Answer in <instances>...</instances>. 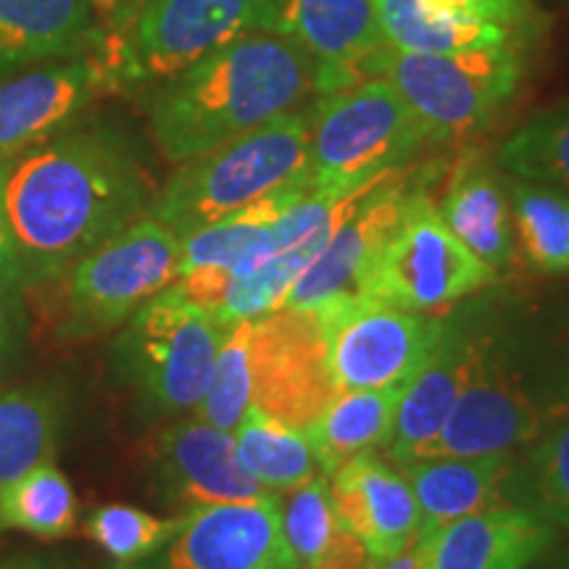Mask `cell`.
Here are the masks:
<instances>
[{
	"mask_svg": "<svg viewBox=\"0 0 569 569\" xmlns=\"http://www.w3.org/2000/svg\"><path fill=\"white\" fill-rule=\"evenodd\" d=\"M482 348L486 343L475 340L461 327H446L430 361L403 386L393 436L386 446L390 465L403 467L422 457L478 367Z\"/></svg>",
	"mask_w": 569,
	"mask_h": 569,
	"instance_id": "cell-20",
	"label": "cell"
},
{
	"mask_svg": "<svg viewBox=\"0 0 569 569\" xmlns=\"http://www.w3.org/2000/svg\"><path fill=\"white\" fill-rule=\"evenodd\" d=\"M296 565L282 536L280 498L217 503L184 515V525L151 557L113 569H264Z\"/></svg>",
	"mask_w": 569,
	"mask_h": 569,
	"instance_id": "cell-13",
	"label": "cell"
},
{
	"mask_svg": "<svg viewBox=\"0 0 569 569\" xmlns=\"http://www.w3.org/2000/svg\"><path fill=\"white\" fill-rule=\"evenodd\" d=\"M411 190L409 167L369 184L340 219L317 259L298 274L282 309L315 311L361 296L369 269L396 230Z\"/></svg>",
	"mask_w": 569,
	"mask_h": 569,
	"instance_id": "cell-12",
	"label": "cell"
},
{
	"mask_svg": "<svg viewBox=\"0 0 569 569\" xmlns=\"http://www.w3.org/2000/svg\"><path fill=\"white\" fill-rule=\"evenodd\" d=\"M398 469L415 490L419 515H422L419 536L475 511L511 503L507 490L517 475L511 451L419 459Z\"/></svg>",
	"mask_w": 569,
	"mask_h": 569,
	"instance_id": "cell-23",
	"label": "cell"
},
{
	"mask_svg": "<svg viewBox=\"0 0 569 569\" xmlns=\"http://www.w3.org/2000/svg\"><path fill=\"white\" fill-rule=\"evenodd\" d=\"M153 475L161 493L188 511L267 496L240 461L232 432L203 419L180 422L156 438Z\"/></svg>",
	"mask_w": 569,
	"mask_h": 569,
	"instance_id": "cell-15",
	"label": "cell"
},
{
	"mask_svg": "<svg viewBox=\"0 0 569 569\" xmlns=\"http://www.w3.org/2000/svg\"><path fill=\"white\" fill-rule=\"evenodd\" d=\"M101 90L103 74L90 56L0 82V167L74 124Z\"/></svg>",
	"mask_w": 569,
	"mask_h": 569,
	"instance_id": "cell-16",
	"label": "cell"
},
{
	"mask_svg": "<svg viewBox=\"0 0 569 569\" xmlns=\"http://www.w3.org/2000/svg\"><path fill=\"white\" fill-rule=\"evenodd\" d=\"M309 169V111L293 109L177 163L148 213L184 238Z\"/></svg>",
	"mask_w": 569,
	"mask_h": 569,
	"instance_id": "cell-4",
	"label": "cell"
},
{
	"mask_svg": "<svg viewBox=\"0 0 569 569\" xmlns=\"http://www.w3.org/2000/svg\"><path fill=\"white\" fill-rule=\"evenodd\" d=\"M440 217L457 238L488 267L507 269L515 259V222L507 177L478 151H467L448 177Z\"/></svg>",
	"mask_w": 569,
	"mask_h": 569,
	"instance_id": "cell-22",
	"label": "cell"
},
{
	"mask_svg": "<svg viewBox=\"0 0 569 569\" xmlns=\"http://www.w3.org/2000/svg\"><path fill=\"white\" fill-rule=\"evenodd\" d=\"M330 496L343 528L375 561L407 551L422 530L409 480L375 451L346 461L330 478Z\"/></svg>",
	"mask_w": 569,
	"mask_h": 569,
	"instance_id": "cell-18",
	"label": "cell"
},
{
	"mask_svg": "<svg viewBox=\"0 0 569 569\" xmlns=\"http://www.w3.org/2000/svg\"><path fill=\"white\" fill-rule=\"evenodd\" d=\"M24 288V269H21L19 248L13 243V234L6 219L3 201H0V290Z\"/></svg>",
	"mask_w": 569,
	"mask_h": 569,
	"instance_id": "cell-37",
	"label": "cell"
},
{
	"mask_svg": "<svg viewBox=\"0 0 569 569\" xmlns=\"http://www.w3.org/2000/svg\"><path fill=\"white\" fill-rule=\"evenodd\" d=\"M103 40L92 0H0V74L82 59Z\"/></svg>",
	"mask_w": 569,
	"mask_h": 569,
	"instance_id": "cell-21",
	"label": "cell"
},
{
	"mask_svg": "<svg viewBox=\"0 0 569 569\" xmlns=\"http://www.w3.org/2000/svg\"><path fill=\"white\" fill-rule=\"evenodd\" d=\"M153 182L113 127H67L0 167V201L24 284L56 282L92 248L146 217Z\"/></svg>",
	"mask_w": 569,
	"mask_h": 569,
	"instance_id": "cell-1",
	"label": "cell"
},
{
	"mask_svg": "<svg viewBox=\"0 0 569 569\" xmlns=\"http://www.w3.org/2000/svg\"><path fill=\"white\" fill-rule=\"evenodd\" d=\"M540 425L543 419L532 398L503 372L486 346L446 425L419 459L511 451L530 443L540 432Z\"/></svg>",
	"mask_w": 569,
	"mask_h": 569,
	"instance_id": "cell-14",
	"label": "cell"
},
{
	"mask_svg": "<svg viewBox=\"0 0 569 569\" xmlns=\"http://www.w3.org/2000/svg\"><path fill=\"white\" fill-rule=\"evenodd\" d=\"M503 177L515 240L528 264L546 274L569 272V196L546 184Z\"/></svg>",
	"mask_w": 569,
	"mask_h": 569,
	"instance_id": "cell-29",
	"label": "cell"
},
{
	"mask_svg": "<svg viewBox=\"0 0 569 569\" xmlns=\"http://www.w3.org/2000/svg\"><path fill=\"white\" fill-rule=\"evenodd\" d=\"M59 407L42 390L0 393V488L53 461Z\"/></svg>",
	"mask_w": 569,
	"mask_h": 569,
	"instance_id": "cell-31",
	"label": "cell"
},
{
	"mask_svg": "<svg viewBox=\"0 0 569 569\" xmlns=\"http://www.w3.org/2000/svg\"><path fill=\"white\" fill-rule=\"evenodd\" d=\"M19 325H21L19 290H0V356L17 343Z\"/></svg>",
	"mask_w": 569,
	"mask_h": 569,
	"instance_id": "cell-38",
	"label": "cell"
},
{
	"mask_svg": "<svg viewBox=\"0 0 569 569\" xmlns=\"http://www.w3.org/2000/svg\"><path fill=\"white\" fill-rule=\"evenodd\" d=\"M238 457L264 490H293L322 475L309 438L298 427L248 409L232 430Z\"/></svg>",
	"mask_w": 569,
	"mask_h": 569,
	"instance_id": "cell-28",
	"label": "cell"
},
{
	"mask_svg": "<svg viewBox=\"0 0 569 569\" xmlns=\"http://www.w3.org/2000/svg\"><path fill=\"white\" fill-rule=\"evenodd\" d=\"M309 111V180L315 188L353 193L396 169H407L430 134L388 80L372 77L317 96Z\"/></svg>",
	"mask_w": 569,
	"mask_h": 569,
	"instance_id": "cell-6",
	"label": "cell"
},
{
	"mask_svg": "<svg viewBox=\"0 0 569 569\" xmlns=\"http://www.w3.org/2000/svg\"><path fill=\"white\" fill-rule=\"evenodd\" d=\"M322 327L311 311L280 309L251 322V409L306 430L332 398Z\"/></svg>",
	"mask_w": 569,
	"mask_h": 569,
	"instance_id": "cell-11",
	"label": "cell"
},
{
	"mask_svg": "<svg viewBox=\"0 0 569 569\" xmlns=\"http://www.w3.org/2000/svg\"><path fill=\"white\" fill-rule=\"evenodd\" d=\"M280 34L315 61V96L359 82L361 61L388 46L375 0H284Z\"/></svg>",
	"mask_w": 569,
	"mask_h": 569,
	"instance_id": "cell-19",
	"label": "cell"
},
{
	"mask_svg": "<svg viewBox=\"0 0 569 569\" xmlns=\"http://www.w3.org/2000/svg\"><path fill=\"white\" fill-rule=\"evenodd\" d=\"M365 569H382V565H380V561L369 559V561H367V567H365Z\"/></svg>",
	"mask_w": 569,
	"mask_h": 569,
	"instance_id": "cell-42",
	"label": "cell"
},
{
	"mask_svg": "<svg viewBox=\"0 0 569 569\" xmlns=\"http://www.w3.org/2000/svg\"><path fill=\"white\" fill-rule=\"evenodd\" d=\"M182 525L184 515L156 517L127 503H109L92 511L84 532L92 543L101 546L106 557L113 559V567H124L159 551Z\"/></svg>",
	"mask_w": 569,
	"mask_h": 569,
	"instance_id": "cell-33",
	"label": "cell"
},
{
	"mask_svg": "<svg viewBox=\"0 0 569 569\" xmlns=\"http://www.w3.org/2000/svg\"><path fill=\"white\" fill-rule=\"evenodd\" d=\"M403 386L343 390L306 427L319 469L327 478L359 453L388 446Z\"/></svg>",
	"mask_w": 569,
	"mask_h": 569,
	"instance_id": "cell-26",
	"label": "cell"
},
{
	"mask_svg": "<svg viewBox=\"0 0 569 569\" xmlns=\"http://www.w3.org/2000/svg\"><path fill=\"white\" fill-rule=\"evenodd\" d=\"M77 528V496L53 461L0 488V532L19 530L42 540L67 538Z\"/></svg>",
	"mask_w": 569,
	"mask_h": 569,
	"instance_id": "cell-30",
	"label": "cell"
},
{
	"mask_svg": "<svg viewBox=\"0 0 569 569\" xmlns=\"http://www.w3.org/2000/svg\"><path fill=\"white\" fill-rule=\"evenodd\" d=\"M388 80L411 106L432 146L469 140L507 109L525 80V46L411 53L380 48L359 67V80Z\"/></svg>",
	"mask_w": 569,
	"mask_h": 569,
	"instance_id": "cell-5",
	"label": "cell"
},
{
	"mask_svg": "<svg viewBox=\"0 0 569 569\" xmlns=\"http://www.w3.org/2000/svg\"><path fill=\"white\" fill-rule=\"evenodd\" d=\"M496 269L448 230L425 190H411L396 230L369 269L361 298L409 311H432L478 293Z\"/></svg>",
	"mask_w": 569,
	"mask_h": 569,
	"instance_id": "cell-9",
	"label": "cell"
},
{
	"mask_svg": "<svg viewBox=\"0 0 569 569\" xmlns=\"http://www.w3.org/2000/svg\"><path fill=\"white\" fill-rule=\"evenodd\" d=\"M332 382L343 390L407 386L430 361L448 322L372 298H346L315 309Z\"/></svg>",
	"mask_w": 569,
	"mask_h": 569,
	"instance_id": "cell-10",
	"label": "cell"
},
{
	"mask_svg": "<svg viewBox=\"0 0 569 569\" xmlns=\"http://www.w3.org/2000/svg\"><path fill=\"white\" fill-rule=\"evenodd\" d=\"M222 338L224 327L169 284L127 319L117 361L146 407L182 415L201 407Z\"/></svg>",
	"mask_w": 569,
	"mask_h": 569,
	"instance_id": "cell-7",
	"label": "cell"
},
{
	"mask_svg": "<svg viewBox=\"0 0 569 569\" xmlns=\"http://www.w3.org/2000/svg\"><path fill=\"white\" fill-rule=\"evenodd\" d=\"M284 0H140L90 56L106 90H156L248 34L280 32Z\"/></svg>",
	"mask_w": 569,
	"mask_h": 569,
	"instance_id": "cell-3",
	"label": "cell"
},
{
	"mask_svg": "<svg viewBox=\"0 0 569 569\" xmlns=\"http://www.w3.org/2000/svg\"><path fill=\"white\" fill-rule=\"evenodd\" d=\"M551 569H569V551H567V553H561L559 561H557V565H553Z\"/></svg>",
	"mask_w": 569,
	"mask_h": 569,
	"instance_id": "cell-41",
	"label": "cell"
},
{
	"mask_svg": "<svg viewBox=\"0 0 569 569\" xmlns=\"http://www.w3.org/2000/svg\"><path fill=\"white\" fill-rule=\"evenodd\" d=\"M380 30L396 51L457 53L472 48L528 46L538 32L451 9L440 0H375Z\"/></svg>",
	"mask_w": 569,
	"mask_h": 569,
	"instance_id": "cell-24",
	"label": "cell"
},
{
	"mask_svg": "<svg viewBox=\"0 0 569 569\" xmlns=\"http://www.w3.org/2000/svg\"><path fill=\"white\" fill-rule=\"evenodd\" d=\"M280 501L282 536L298 569H365L367 551L340 522L330 478L317 475Z\"/></svg>",
	"mask_w": 569,
	"mask_h": 569,
	"instance_id": "cell-27",
	"label": "cell"
},
{
	"mask_svg": "<svg viewBox=\"0 0 569 569\" xmlns=\"http://www.w3.org/2000/svg\"><path fill=\"white\" fill-rule=\"evenodd\" d=\"M315 82V61L293 38L248 34L151 90V134L163 159L182 163L298 109Z\"/></svg>",
	"mask_w": 569,
	"mask_h": 569,
	"instance_id": "cell-2",
	"label": "cell"
},
{
	"mask_svg": "<svg viewBox=\"0 0 569 569\" xmlns=\"http://www.w3.org/2000/svg\"><path fill=\"white\" fill-rule=\"evenodd\" d=\"M528 490L525 507L536 509L553 528H569V419L532 446Z\"/></svg>",
	"mask_w": 569,
	"mask_h": 569,
	"instance_id": "cell-35",
	"label": "cell"
},
{
	"mask_svg": "<svg viewBox=\"0 0 569 569\" xmlns=\"http://www.w3.org/2000/svg\"><path fill=\"white\" fill-rule=\"evenodd\" d=\"M0 569H80L74 559L53 551H24L13 553L0 565Z\"/></svg>",
	"mask_w": 569,
	"mask_h": 569,
	"instance_id": "cell-39",
	"label": "cell"
},
{
	"mask_svg": "<svg viewBox=\"0 0 569 569\" xmlns=\"http://www.w3.org/2000/svg\"><path fill=\"white\" fill-rule=\"evenodd\" d=\"M493 163L503 174L569 196V106H553L517 127L496 148Z\"/></svg>",
	"mask_w": 569,
	"mask_h": 569,
	"instance_id": "cell-32",
	"label": "cell"
},
{
	"mask_svg": "<svg viewBox=\"0 0 569 569\" xmlns=\"http://www.w3.org/2000/svg\"><path fill=\"white\" fill-rule=\"evenodd\" d=\"M311 188L309 169L272 193L256 198L243 209L227 213L201 230L184 234L180 274L201 267H251L272 253V227L284 211Z\"/></svg>",
	"mask_w": 569,
	"mask_h": 569,
	"instance_id": "cell-25",
	"label": "cell"
},
{
	"mask_svg": "<svg viewBox=\"0 0 569 569\" xmlns=\"http://www.w3.org/2000/svg\"><path fill=\"white\" fill-rule=\"evenodd\" d=\"M557 528L536 509L501 503L417 538L422 569H528L551 549Z\"/></svg>",
	"mask_w": 569,
	"mask_h": 569,
	"instance_id": "cell-17",
	"label": "cell"
},
{
	"mask_svg": "<svg viewBox=\"0 0 569 569\" xmlns=\"http://www.w3.org/2000/svg\"><path fill=\"white\" fill-rule=\"evenodd\" d=\"M92 6H96L98 21H101L106 34H109L122 30L134 9L140 6V0H92Z\"/></svg>",
	"mask_w": 569,
	"mask_h": 569,
	"instance_id": "cell-40",
	"label": "cell"
},
{
	"mask_svg": "<svg viewBox=\"0 0 569 569\" xmlns=\"http://www.w3.org/2000/svg\"><path fill=\"white\" fill-rule=\"evenodd\" d=\"M264 569H298L296 565H272V567H264Z\"/></svg>",
	"mask_w": 569,
	"mask_h": 569,
	"instance_id": "cell-43",
	"label": "cell"
},
{
	"mask_svg": "<svg viewBox=\"0 0 569 569\" xmlns=\"http://www.w3.org/2000/svg\"><path fill=\"white\" fill-rule=\"evenodd\" d=\"M251 322L246 319L224 330L211 386L196 409L198 419L230 432L251 409Z\"/></svg>",
	"mask_w": 569,
	"mask_h": 569,
	"instance_id": "cell-34",
	"label": "cell"
},
{
	"mask_svg": "<svg viewBox=\"0 0 569 569\" xmlns=\"http://www.w3.org/2000/svg\"><path fill=\"white\" fill-rule=\"evenodd\" d=\"M182 238L146 213L77 261L63 282L61 332L92 338L117 330L142 303L180 280Z\"/></svg>",
	"mask_w": 569,
	"mask_h": 569,
	"instance_id": "cell-8",
	"label": "cell"
},
{
	"mask_svg": "<svg viewBox=\"0 0 569 569\" xmlns=\"http://www.w3.org/2000/svg\"><path fill=\"white\" fill-rule=\"evenodd\" d=\"M451 9L475 13V17L503 21V24L522 27V30L538 32L540 17L532 0H440Z\"/></svg>",
	"mask_w": 569,
	"mask_h": 569,
	"instance_id": "cell-36",
	"label": "cell"
}]
</instances>
